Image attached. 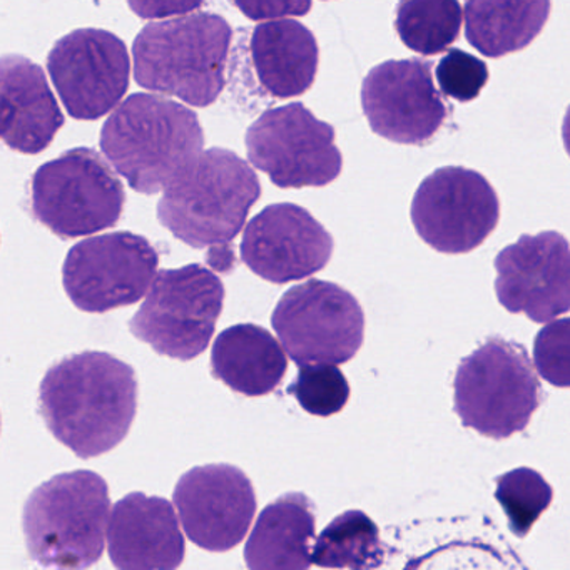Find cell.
Here are the masks:
<instances>
[{"instance_id": "6da1fadb", "label": "cell", "mask_w": 570, "mask_h": 570, "mask_svg": "<svg viewBox=\"0 0 570 570\" xmlns=\"http://www.w3.org/2000/svg\"><path fill=\"white\" fill-rule=\"evenodd\" d=\"M39 412L52 435L81 459L111 452L138 412L135 368L105 352L68 356L42 379Z\"/></svg>"}, {"instance_id": "7a4b0ae2", "label": "cell", "mask_w": 570, "mask_h": 570, "mask_svg": "<svg viewBox=\"0 0 570 570\" xmlns=\"http://www.w3.org/2000/svg\"><path fill=\"white\" fill-rule=\"evenodd\" d=\"M259 196L262 185L252 166L236 153L212 148L163 193L158 219L179 242L209 248V265L228 272V246L245 228Z\"/></svg>"}, {"instance_id": "3957f363", "label": "cell", "mask_w": 570, "mask_h": 570, "mask_svg": "<svg viewBox=\"0 0 570 570\" xmlns=\"http://www.w3.org/2000/svg\"><path fill=\"white\" fill-rule=\"evenodd\" d=\"M198 116L158 95L129 96L102 126V155L141 195L165 193L203 155Z\"/></svg>"}, {"instance_id": "277c9868", "label": "cell", "mask_w": 570, "mask_h": 570, "mask_svg": "<svg viewBox=\"0 0 570 570\" xmlns=\"http://www.w3.org/2000/svg\"><path fill=\"white\" fill-rule=\"evenodd\" d=\"M232 38V26L213 12L151 22L132 46L136 82L208 108L225 89Z\"/></svg>"}, {"instance_id": "5b68a950", "label": "cell", "mask_w": 570, "mask_h": 570, "mask_svg": "<svg viewBox=\"0 0 570 570\" xmlns=\"http://www.w3.org/2000/svg\"><path fill=\"white\" fill-rule=\"evenodd\" d=\"M109 487L91 470L59 473L29 495L26 547L48 570H86L101 560L111 520Z\"/></svg>"}, {"instance_id": "8992f818", "label": "cell", "mask_w": 570, "mask_h": 570, "mask_svg": "<svg viewBox=\"0 0 570 570\" xmlns=\"http://www.w3.org/2000/svg\"><path fill=\"white\" fill-rule=\"evenodd\" d=\"M453 386L463 426L497 440L525 430L542 400L525 348L502 338L487 340L463 358Z\"/></svg>"}, {"instance_id": "52a82bcc", "label": "cell", "mask_w": 570, "mask_h": 570, "mask_svg": "<svg viewBox=\"0 0 570 570\" xmlns=\"http://www.w3.org/2000/svg\"><path fill=\"white\" fill-rule=\"evenodd\" d=\"M32 213L59 238H81L118 225L126 191L95 149L76 148L32 176Z\"/></svg>"}, {"instance_id": "ba28073f", "label": "cell", "mask_w": 570, "mask_h": 570, "mask_svg": "<svg viewBox=\"0 0 570 570\" xmlns=\"http://www.w3.org/2000/svg\"><path fill=\"white\" fill-rule=\"evenodd\" d=\"M225 296L222 279L205 266L163 269L129 330L159 355L188 362L208 348Z\"/></svg>"}, {"instance_id": "9c48e42d", "label": "cell", "mask_w": 570, "mask_h": 570, "mask_svg": "<svg viewBox=\"0 0 570 570\" xmlns=\"http://www.w3.org/2000/svg\"><path fill=\"white\" fill-rule=\"evenodd\" d=\"M272 325L299 368L350 362L365 338V313L358 299L322 279L289 288L273 312Z\"/></svg>"}, {"instance_id": "30bf717a", "label": "cell", "mask_w": 570, "mask_h": 570, "mask_svg": "<svg viewBox=\"0 0 570 570\" xmlns=\"http://www.w3.org/2000/svg\"><path fill=\"white\" fill-rule=\"evenodd\" d=\"M245 142L249 163L283 189L322 188L342 173L335 129L299 102L263 112Z\"/></svg>"}, {"instance_id": "8fae6325", "label": "cell", "mask_w": 570, "mask_h": 570, "mask_svg": "<svg viewBox=\"0 0 570 570\" xmlns=\"http://www.w3.org/2000/svg\"><path fill=\"white\" fill-rule=\"evenodd\" d=\"M158 268V252L145 236L111 233L72 246L62 282L76 308L106 313L145 298Z\"/></svg>"}, {"instance_id": "7c38bea8", "label": "cell", "mask_w": 570, "mask_h": 570, "mask_svg": "<svg viewBox=\"0 0 570 570\" xmlns=\"http://www.w3.org/2000/svg\"><path fill=\"white\" fill-rule=\"evenodd\" d=\"M410 215L426 245L463 255L479 248L497 228L499 196L480 173L446 166L420 183Z\"/></svg>"}, {"instance_id": "4fadbf2b", "label": "cell", "mask_w": 570, "mask_h": 570, "mask_svg": "<svg viewBox=\"0 0 570 570\" xmlns=\"http://www.w3.org/2000/svg\"><path fill=\"white\" fill-rule=\"evenodd\" d=\"M48 69L69 116L96 121L118 109L128 92L131 59L112 32L78 29L56 42Z\"/></svg>"}, {"instance_id": "5bb4252c", "label": "cell", "mask_w": 570, "mask_h": 570, "mask_svg": "<svg viewBox=\"0 0 570 570\" xmlns=\"http://www.w3.org/2000/svg\"><path fill=\"white\" fill-rule=\"evenodd\" d=\"M432 62L386 61L366 75L362 108L375 135L399 145H425L435 138L450 108L433 81Z\"/></svg>"}, {"instance_id": "9a60e30c", "label": "cell", "mask_w": 570, "mask_h": 570, "mask_svg": "<svg viewBox=\"0 0 570 570\" xmlns=\"http://www.w3.org/2000/svg\"><path fill=\"white\" fill-rule=\"evenodd\" d=\"M176 509L186 535L209 552H226L243 542L256 513V493L238 466H195L178 480Z\"/></svg>"}, {"instance_id": "2e32d148", "label": "cell", "mask_w": 570, "mask_h": 570, "mask_svg": "<svg viewBox=\"0 0 570 570\" xmlns=\"http://www.w3.org/2000/svg\"><path fill=\"white\" fill-rule=\"evenodd\" d=\"M495 293L510 313L546 323L570 312V245L557 232L522 235L495 258Z\"/></svg>"}, {"instance_id": "e0dca14e", "label": "cell", "mask_w": 570, "mask_h": 570, "mask_svg": "<svg viewBox=\"0 0 570 570\" xmlns=\"http://www.w3.org/2000/svg\"><path fill=\"white\" fill-rule=\"evenodd\" d=\"M333 255V238L312 213L292 203L263 209L245 228L242 259L259 278L275 285L322 272Z\"/></svg>"}, {"instance_id": "ac0fdd59", "label": "cell", "mask_w": 570, "mask_h": 570, "mask_svg": "<svg viewBox=\"0 0 570 570\" xmlns=\"http://www.w3.org/2000/svg\"><path fill=\"white\" fill-rule=\"evenodd\" d=\"M108 550L118 570H178L185 537L171 502L132 492L112 509Z\"/></svg>"}, {"instance_id": "d6986e66", "label": "cell", "mask_w": 570, "mask_h": 570, "mask_svg": "<svg viewBox=\"0 0 570 570\" xmlns=\"http://www.w3.org/2000/svg\"><path fill=\"white\" fill-rule=\"evenodd\" d=\"M2 129L12 151L39 155L55 141L66 119L45 71L22 56H4L0 66Z\"/></svg>"}, {"instance_id": "ffe728a7", "label": "cell", "mask_w": 570, "mask_h": 570, "mask_svg": "<svg viewBox=\"0 0 570 570\" xmlns=\"http://www.w3.org/2000/svg\"><path fill=\"white\" fill-rule=\"evenodd\" d=\"M315 507L305 493H286L256 520L245 547L249 570H309Z\"/></svg>"}, {"instance_id": "44dd1931", "label": "cell", "mask_w": 570, "mask_h": 570, "mask_svg": "<svg viewBox=\"0 0 570 570\" xmlns=\"http://www.w3.org/2000/svg\"><path fill=\"white\" fill-rule=\"evenodd\" d=\"M252 56L259 85L273 98H296L315 82L318 42L302 22H263L253 31Z\"/></svg>"}, {"instance_id": "7402d4cb", "label": "cell", "mask_w": 570, "mask_h": 570, "mask_svg": "<svg viewBox=\"0 0 570 570\" xmlns=\"http://www.w3.org/2000/svg\"><path fill=\"white\" fill-rule=\"evenodd\" d=\"M288 358L278 340L262 326L243 323L219 333L212 352V372L233 392L265 396L285 379Z\"/></svg>"}, {"instance_id": "603a6c76", "label": "cell", "mask_w": 570, "mask_h": 570, "mask_svg": "<svg viewBox=\"0 0 570 570\" xmlns=\"http://www.w3.org/2000/svg\"><path fill=\"white\" fill-rule=\"evenodd\" d=\"M463 11L466 41L480 55L497 59L527 48L542 32L549 19L550 2L469 0Z\"/></svg>"}, {"instance_id": "cb8c5ba5", "label": "cell", "mask_w": 570, "mask_h": 570, "mask_svg": "<svg viewBox=\"0 0 570 570\" xmlns=\"http://www.w3.org/2000/svg\"><path fill=\"white\" fill-rule=\"evenodd\" d=\"M312 559L323 569H376L383 560L379 527L362 510H348L320 533Z\"/></svg>"}, {"instance_id": "d4e9b609", "label": "cell", "mask_w": 570, "mask_h": 570, "mask_svg": "<svg viewBox=\"0 0 570 570\" xmlns=\"http://www.w3.org/2000/svg\"><path fill=\"white\" fill-rule=\"evenodd\" d=\"M462 19L456 0H403L396 6L395 29L406 48L435 56L459 39Z\"/></svg>"}, {"instance_id": "484cf974", "label": "cell", "mask_w": 570, "mask_h": 570, "mask_svg": "<svg viewBox=\"0 0 570 570\" xmlns=\"http://www.w3.org/2000/svg\"><path fill=\"white\" fill-rule=\"evenodd\" d=\"M495 499L509 517L510 529L525 537L552 503V487L532 469H517L497 479Z\"/></svg>"}, {"instance_id": "4316f807", "label": "cell", "mask_w": 570, "mask_h": 570, "mask_svg": "<svg viewBox=\"0 0 570 570\" xmlns=\"http://www.w3.org/2000/svg\"><path fill=\"white\" fill-rule=\"evenodd\" d=\"M288 393L309 415L332 416L348 403L350 385L342 370L335 365H308L299 368Z\"/></svg>"}, {"instance_id": "83f0119b", "label": "cell", "mask_w": 570, "mask_h": 570, "mask_svg": "<svg viewBox=\"0 0 570 570\" xmlns=\"http://www.w3.org/2000/svg\"><path fill=\"white\" fill-rule=\"evenodd\" d=\"M533 363L550 385L570 389V318L556 320L537 333Z\"/></svg>"}, {"instance_id": "f1b7e54d", "label": "cell", "mask_w": 570, "mask_h": 570, "mask_svg": "<svg viewBox=\"0 0 570 570\" xmlns=\"http://www.w3.org/2000/svg\"><path fill=\"white\" fill-rule=\"evenodd\" d=\"M435 75L443 95L460 102L479 98L490 78L485 62L462 49H452L443 56Z\"/></svg>"}, {"instance_id": "f546056e", "label": "cell", "mask_w": 570, "mask_h": 570, "mask_svg": "<svg viewBox=\"0 0 570 570\" xmlns=\"http://www.w3.org/2000/svg\"><path fill=\"white\" fill-rule=\"evenodd\" d=\"M235 8L255 21H282L285 16H305L312 11V2H233Z\"/></svg>"}, {"instance_id": "4dcf8cb0", "label": "cell", "mask_w": 570, "mask_h": 570, "mask_svg": "<svg viewBox=\"0 0 570 570\" xmlns=\"http://www.w3.org/2000/svg\"><path fill=\"white\" fill-rule=\"evenodd\" d=\"M562 139L563 146H566L567 155L570 156V106L567 108L566 118H563Z\"/></svg>"}]
</instances>
